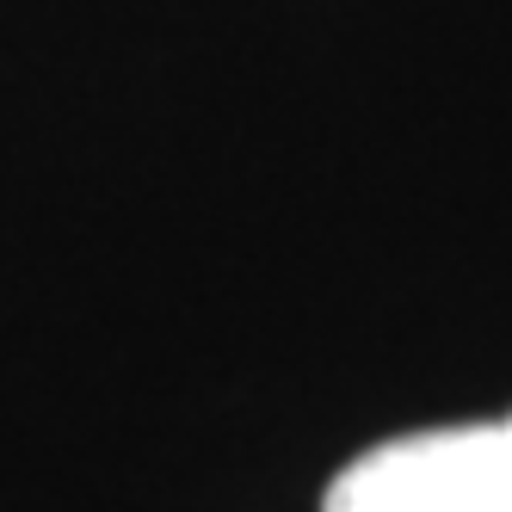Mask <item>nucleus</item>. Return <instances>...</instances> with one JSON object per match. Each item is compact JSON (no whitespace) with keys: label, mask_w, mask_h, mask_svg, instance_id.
<instances>
[{"label":"nucleus","mask_w":512,"mask_h":512,"mask_svg":"<svg viewBox=\"0 0 512 512\" xmlns=\"http://www.w3.org/2000/svg\"><path fill=\"white\" fill-rule=\"evenodd\" d=\"M321 512H512V414L371 445L327 482Z\"/></svg>","instance_id":"1"}]
</instances>
